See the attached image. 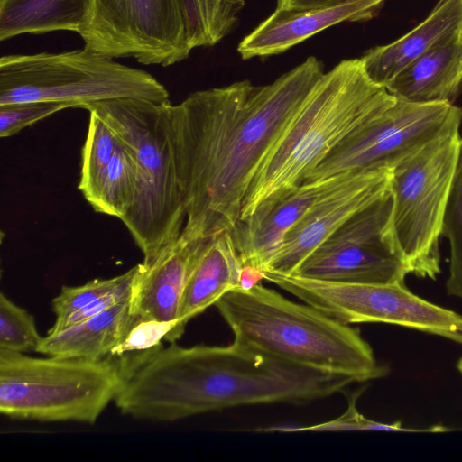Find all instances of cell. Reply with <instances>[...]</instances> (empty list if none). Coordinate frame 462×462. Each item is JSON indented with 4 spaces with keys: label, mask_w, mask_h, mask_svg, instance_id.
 Segmentation results:
<instances>
[{
    "label": "cell",
    "mask_w": 462,
    "mask_h": 462,
    "mask_svg": "<svg viewBox=\"0 0 462 462\" xmlns=\"http://www.w3.org/2000/svg\"><path fill=\"white\" fill-rule=\"evenodd\" d=\"M442 235L448 239L450 246L447 292L450 296L462 299V146L448 202Z\"/></svg>",
    "instance_id": "d4e9b609"
},
{
    "label": "cell",
    "mask_w": 462,
    "mask_h": 462,
    "mask_svg": "<svg viewBox=\"0 0 462 462\" xmlns=\"http://www.w3.org/2000/svg\"><path fill=\"white\" fill-rule=\"evenodd\" d=\"M84 48L167 67L192 50L181 0H89L78 32Z\"/></svg>",
    "instance_id": "30bf717a"
},
{
    "label": "cell",
    "mask_w": 462,
    "mask_h": 462,
    "mask_svg": "<svg viewBox=\"0 0 462 462\" xmlns=\"http://www.w3.org/2000/svg\"><path fill=\"white\" fill-rule=\"evenodd\" d=\"M241 269L230 231L213 236L185 287L171 343L180 338L191 319L239 287Z\"/></svg>",
    "instance_id": "d6986e66"
},
{
    "label": "cell",
    "mask_w": 462,
    "mask_h": 462,
    "mask_svg": "<svg viewBox=\"0 0 462 462\" xmlns=\"http://www.w3.org/2000/svg\"><path fill=\"white\" fill-rule=\"evenodd\" d=\"M391 172L376 169L349 174L320 195L286 235L265 271L291 275L350 217L391 189Z\"/></svg>",
    "instance_id": "4fadbf2b"
},
{
    "label": "cell",
    "mask_w": 462,
    "mask_h": 462,
    "mask_svg": "<svg viewBox=\"0 0 462 462\" xmlns=\"http://www.w3.org/2000/svg\"><path fill=\"white\" fill-rule=\"evenodd\" d=\"M136 184L135 162L129 150L120 141L89 204L96 212L121 220L133 204Z\"/></svg>",
    "instance_id": "603a6c76"
},
{
    "label": "cell",
    "mask_w": 462,
    "mask_h": 462,
    "mask_svg": "<svg viewBox=\"0 0 462 462\" xmlns=\"http://www.w3.org/2000/svg\"><path fill=\"white\" fill-rule=\"evenodd\" d=\"M354 383L348 376L282 362L236 341L189 347L174 342L129 375L115 402L135 419L174 421L240 405L302 404Z\"/></svg>",
    "instance_id": "7a4b0ae2"
},
{
    "label": "cell",
    "mask_w": 462,
    "mask_h": 462,
    "mask_svg": "<svg viewBox=\"0 0 462 462\" xmlns=\"http://www.w3.org/2000/svg\"><path fill=\"white\" fill-rule=\"evenodd\" d=\"M395 102L368 78L360 59L344 60L325 72L260 164L240 218L269 197L302 183L341 142Z\"/></svg>",
    "instance_id": "277c9868"
},
{
    "label": "cell",
    "mask_w": 462,
    "mask_h": 462,
    "mask_svg": "<svg viewBox=\"0 0 462 462\" xmlns=\"http://www.w3.org/2000/svg\"><path fill=\"white\" fill-rule=\"evenodd\" d=\"M361 392H356L348 399V406L341 416L323 423L315 425L286 428L269 427L257 429L260 432H303V431H346V430H380L393 432H444L450 429L442 425L431 426L427 429L403 428L400 421L393 423H382L365 417L356 409V400Z\"/></svg>",
    "instance_id": "484cf974"
},
{
    "label": "cell",
    "mask_w": 462,
    "mask_h": 462,
    "mask_svg": "<svg viewBox=\"0 0 462 462\" xmlns=\"http://www.w3.org/2000/svg\"><path fill=\"white\" fill-rule=\"evenodd\" d=\"M462 87V32L424 53L385 87L397 99L454 105Z\"/></svg>",
    "instance_id": "ac0fdd59"
},
{
    "label": "cell",
    "mask_w": 462,
    "mask_h": 462,
    "mask_svg": "<svg viewBox=\"0 0 462 462\" xmlns=\"http://www.w3.org/2000/svg\"><path fill=\"white\" fill-rule=\"evenodd\" d=\"M382 5L378 0H352L308 9L276 7L240 42L237 51L244 60L279 54L332 25L369 20Z\"/></svg>",
    "instance_id": "2e32d148"
},
{
    "label": "cell",
    "mask_w": 462,
    "mask_h": 462,
    "mask_svg": "<svg viewBox=\"0 0 462 462\" xmlns=\"http://www.w3.org/2000/svg\"><path fill=\"white\" fill-rule=\"evenodd\" d=\"M133 281L134 279L79 310L56 318L48 334L59 332L128 300L131 294Z\"/></svg>",
    "instance_id": "f546056e"
},
{
    "label": "cell",
    "mask_w": 462,
    "mask_h": 462,
    "mask_svg": "<svg viewBox=\"0 0 462 462\" xmlns=\"http://www.w3.org/2000/svg\"><path fill=\"white\" fill-rule=\"evenodd\" d=\"M353 174V173H352ZM349 174L302 182L262 201L230 230L242 266L268 269L286 235L313 202Z\"/></svg>",
    "instance_id": "5bb4252c"
},
{
    "label": "cell",
    "mask_w": 462,
    "mask_h": 462,
    "mask_svg": "<svg viewBox=\"0 0 462 462\" xmlns=\"http://www.w3.org/2000/svg\"><path fill=\"white\" fill-rule=\"evenodd\" d=\"M42 337L33 316L4 293L0 294V349L35 351Z\"/></svg>",
    "instance_id": "4316f807"
},
{
    "label": "cell",
    "mask_w": 462,
    "mask_h": 462,
    "mask_svg": "<svg viewBox=\"0 0 462 462\" xmlns=\"http://www.w3.org/2000/svg\"><path fill=\"white\" fill-rule=\"evenodd\" d=\"M129 299L59 332L47 334L35 352L90 360L108 357L137 323Z\"/></svg>",
    "instance_id": "ffe728a7"
},
{
    "label": "cell",
    "mask_w": 462,
    "mask_h": 462,
    "mask_svg": "<svg viewBox=\"0 0 462 462\" xmlns=\"http://www.w3.org/2000/svg\"><path fill=\"white\" fill-rule=\"evenodd\" d=\"M125 380L111 356L33 357L0 349V412L18 420L93 424Z\"/></svg>",
    "instance_id": "8992f818"
},
{
    "label": "cell",
    "mask_w": 462,
    "mask_h": 462,
    "mask_svg": "<svg viewBox=\"0 0 462 462\" xmlns=\"http://www.w3.org/2000/svg\"><path fill=\"white\" fill-rule=\"evenodd\" d=\"M391 189L320 244L291 274L346 283L388 284L411 273L397 242Z\"/></svg>",
    "instance_id": "8fae6325"
},
{
    "label": "cell",
    "mask_w": 462,
    "mask_h": 462,
    "mask_svg": "<svg viewBox=\"0 0 462 462\" xmlns=\"http://www.w3.org/2000/svg\"><path fill=\"white\" fill-rule=\"evenodd\" d=\"M216 307L234 341L282 362L364 383L386 376L358 329L261 283L224 294Z\"/></svg>",
    "instance_id": "3957f363"
},
{
    "label": "cell",
    "mask_w": 462,
    "mask_h": 462,
    "mask_svg": "<svg viewBox=\"0 0 462 462\" xmlns=\"http://www.w3.org/2000/svg\"><path fill=\"white\" fill-rule=\"evenodd\" d=\"M457 369H458L459 373H460V374H461V375H462V357L458 360L457 365Z\"/></svg>",
    "instance_id": "d6a6232c"
},
{
    "label": "cell",
    "mask_w": 462,
    "mask_h": 462,
    "mask_svg": "<svg viewBox=\"0 0 462 462\" xmlns=\"http://www.w3.org/2000/svg\"><path fill=\"white\" fill-rule=\"evenodd\" d=\"M460 118L462 108L452 104H415L396 98L392 106L341 142L303 182L393 170Z\"/></svg>",
    "instance_id": "7c38bea8"
},
{
    "label": "cell",
    "mask_w": 462,
    "mask_h": 462,
    "mask_svg": "<svg viewBox=\"0 0 462 462\" xmlns=\"http://www.w3.org/2000/svg\"><path fill=\"white\" fill-rule=\"evenodd\" d=\"M89 112L88 134L82 147L79 189L90 203L102 176L120 144L111 127L94 111Z\"/></svg>",
    "instance_id": "cb8c5ba5"
},
{
    "label": "cell",
    "mask_w": 462,
    "mask_h": 462,
    "mask_svg": "<svg viewBox=\"0 0 462 462\" xmlns=\"http://www.w3.org/2000/svg\"><path fill=\"white\" fill-rule=\"evenodd\" d=\"M69 106L57 102H24L0 105V136L9 137Z\"/></svg>",
    "instance_id": "f1b7e54d"
},
{
    "label": "cell",
    "mask_w": 462,
    "mask_h": 462,
    "mask_svg": "<svg viewBox=\"0 0 462 462\" xmlns=\"http://www.w3.org/2000/svg\"><path fill=\"white\" fill-rule=\"evenodd\" d=\"M264 279L342 323H388L462 345V315L419 297L404 282L388 284L333 282L270 271H264Z\"/></svg>",
    "instance_id": "9c48e42d"
},
{
    "label": "cell",
    "mask_w": 462,
    "mask_h": 462,
    "mask_svg": "<svg viewBox=\"0 0 462 462\" xmlns=\"http://www.w3.org/2000/svg\"><path fill=\"white\" fill-rule=\"evenodd\" d=\"M211 238H195L181 231L152 262L136 265L129 299L136 322L178 319L185 287Z\"/></svg>",
    "instance_id": "9a60e30c"
},
{
    "label": "cell",
    "mask_w": 462,
    "mask_h": 462,
    "mask_svg": "<svg viewBox=\"0 0 462 462\" xmlns=\"http://www.w3.org/2000/svg\"><path fill=\"white\" fill-rule=\"evenodd\" d=\"M264 279L263 271L254 266H242L239 289L249 290Z\"/></svg>",
    "instance_id": "1f68e13d"
},
{
    "label": "cell",
    "mask_w": 462,
    "mask_h": 462,
    "mask_svg": "<svg viewBox=\"0 0 462 462\" xmlns=\"http://www.w3.org/2000/svg\"><path fill=\"white\" fill-rule=\"evenodd\" d=\"M324 73L309 57L265 86L243 80L167 103L182 232L211 238L235 226L260 164Z\"/></svg>",
    "instance_id": "6da1fadb"
},
{
    "label": "cell",
    "mask_w": 462,
    "mask_h": 462,
    "mask_svg": "<svg viewBox=\"0 0 462 462\" xmlns=\"http://www.w3.org/2000/svg\"><path fill=\"white\" fill-rule=\"evenodd\" d=\"M167 103L115 99L86 108L111 127L135 162V195L121 221L143 253L144 263L173 243L186 222L167 125Z\"/></svg>",
    "instance_id": "5b68a950"
},
{
    "label": "cell",
    "mask_w": 462,
    "mask_h": 462,
    "mask_svg": "<svg viewBox=\"0 0 462 462\" xmlns=\"http://www.w3.org/2000/svg\"><path fill=\"white\" fill-rule=\"evenodd\" d=\"M192 49L212 46L235 27L244 0H181Z\"/></svg>",
    "instance_id": "7402d4cb"
},
{
    "label": "cell",
    "mask_w": 462,
    "mask_h": 462,
    "mask_svg": "<svg viewBox=\"0 0 462 462\" xmlns=\"http://www.w3.org/2000/svg\"><path fill=\"white\" fill-rule=\"evenodd\" d=\"M137 266L109 278L94 279L79 286H63L59 295L52 300V310L58 317L79 310L104 295L116 290L134 279Z\"/></svg>",
    "instance_id": "83f0119b"
},
{
    "label": "cell",
    "mask_w": 462,
    "mask_h": 462,
    "mask_svg": "<svg viewBox=\"0 0 462 462\" xmlns=\"http://www.w3.org/2000/svg\"><path fill=\"white\" fill-rule=\"evenodd\" d=\"M462 118L391 172L395 236L411 273L435 280L439 238L462 146Z\"/></svg>",
    "instance_id": "ba28073f"
},
{
    "label": "cell",
    "mask_w": 462,
    "mask_h": 462,
    "mask_svg": "<svg viewBox=\"0 0 462 462\" xmlns=\"http://www.w3.org/2000/svg\"><path fill=\"white\" fill-rule=\"evenodd\" d=\"M115 99L170 102L167 88L150 73L86 48L0 60V105L43 101L86 109Z\"/></svg>",
    "instance_id": "52a82bcc"
},
{
    "label": "cell",
    "mask_w": 462,
    "mask_h": 462,
    "mask_svg": "<svg viewBox=\"0 0 462 462\" xmlns=\"http://www.w3.org/2000/svg\"><path fill=\"white\" fill-rule=\"evenodd\" d=\"M352 0H277L278 8L308 9L315 7L333 6ZM382 4L385 0H378Z\"/></svg>",
    "instance_id": "4dcf8cb0"
},
{
    "label": "cell",
    "mask_w": 462,
    "mask_h": 462,
    "mask_svg": "<svg viewBox=\"0 0 462 462\" xmlns=\"http://www.w3.org/2000/svg\"><path fill=\"white\" fill-rule=\"evenodd\" d=\"M462 32V0H439L428 17L400 39L360 58L368 78L386 85L411 62Z\"/></svg>",
    "instance_id": "e0dca14e"
},
{
    "label": "cell",
    "mask_w": 462,
    "mask_h": 462,
    "mask_svg": "<svg viewBox=\"0 0 462 462\" xmlns=\"http://www.w3.org/2000/svg\"><path fill=\"white\" fill-rule=\"evenodd\" d=\"M89 0H0V41L20 34L79 32Z\"/></svg>",
    "instance_id": "44dd1931"
}]
</instances>
